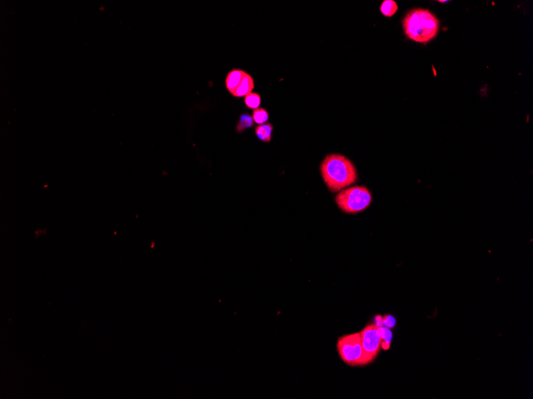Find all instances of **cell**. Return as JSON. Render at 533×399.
<instances>
[{"label":"cell","mask_w":533,"mask_h":399,"mask_svg":"<svg viewBox=\"0 0 533 399\" xmlns=\"http://www.w3.org/2000/svg\"><path fill=\"white\" fill-rule=\"evenodd\" d=\"M255 88V83H254V80H253L252 77L248 73H245V76L243 78L241 82H240L239 86L236 88V90L234 91L232 95L236 97H245L249 93H251L252 92L253 89Z\"/></svg>","instance_id":"cell-6"},{"label":"cell","mask_w":533,"mask_h":399,"mask_svg":"<svg viewBox=\"0 0 533 399\" xmlns=\"http://www.w3.org/2000/svg\"><path fill=\"white\" fill-rule=\"evenodd\" d=\"M398 10L397 2L393 0H384L380 6V12L385 17H392Z\"/></svg>","instance_id":"cell-9"},{"label":"cell","mask_w":533,"mask_h":399,"mask_svg":"<svg viewBox=\"0 0 533 399\" xmlns=\"http://www.w3.org/2000/svg\"><path fill=\"white\" fill-rule=\"evenodd\" d=\"M379 328H380L381 336H382V338H383V348L388 349L389 348L390 345H391L392 333H391V331L388 329V327H379Z\"/></svg>","instance_id":"cell-13"},{"label":"cell","mask_w":533,"mask_h":399,"mask_svg":"<svg viewBox=\"0 0 533 399\" xmlns=\"http://www.w3.org/2000/svg\"><path fill=\"white\" fill-rule=\"evenodd\" d=\"M383 324L388 328L393 327L395 326V319L391 316H386L384 319H383Z\"/></svg>","instance_id":"cell-14"},{"label":"cell","mask_w":533,"mask_h":399,"mask_svg":"<svg viewBox=\"0 0 533 399\" xmlns=\"http://www.w3.org/2000/svg\"><path fill=\"white\" fill-rule=\"evenodd\" d=\"M253 125H254V121H253L252 116L247 113L242 114L240 116L238 124L236 125V132L239 133H243L246 129L252 127Z\"/></svg>","instance_id":"cell-10"},{"label":"cell","mask_w":533,"mask_h":399,"mask_svg":"<svg viewBox=\"0 0 533 399\" xmlns=\"http://www.w3.org/2000/svg\"><path fill=\"white\" fill-rule=\"evenodd\" d=\"M340 359L350 367H364L371 363L364 351L359 332L341 336L337 340Z\"/></svg>","instance_id":"cell-3"},{"label":"cell","mask_w":533,"mask_h":399,"mask_svg":"<svg viewBox=\"0 0 533 399\" xmlns=\"http://www.w3.org/2000/svg\"><path fill=\"white\" fill-rule=\"evenodd\" d=\"M245 73L246 72L243 70L235 69V70H231L227 74L225 79L226 89L231 94H232L234 91L236 90V88L240 85L243 78L245 76Z\"/></svg>","instance_id":"cell-7"},{"label":"cell","mask_w":533,"mask_h":399,"mask_svg":"<svg viewBox=\"0 0 533 399\" xmlns=\"http://www.w3.org/2000/svg\"><path fill=\"white\" fill-rule=\"evenodd\" d=\"M273 129V125L271 123L267 122L264 125H258L255 129V135L262 142L269 143L272 140Z\"/></svg>","instance_id":"cell-8"},{"label":"cell","mask_w":533,"mask_h":399,"mask_svg":"<svg viewBox=\"0 0 533 399\" xmlns=\"http://www.w3.org/2000/svg\"><path fill=\"white\" fill-rule=\"evenodd\" d=\"M245 104L247 108L255 110L259 108L261 105V97L258 93L252 92L245 97Z\"/></svg>","instance_id":"cell-11"},{"label":"cell","mask_w":533,"mask_h":399,"mask_svg":"<svg viewBox=\"0 0 533 399\" xmlns=\"http://www.w3.org/2000/svg\"><path fill=\"white\" fill-rule=\"evenodd\" d=\"M320 171L332 192L347 187L358 179L357 171L352 162L342 155H328L321 163Z\"/></svg>","instance_id":"cell-1"},{"label":"cell","mask_w":533,"mask_h":399,"mask_svg":"<svg viewBox=\"0 0 533 399\" xmlns=\"http://www.w3.org/2000/svg\"><path fill=\"white\" fill-rule=\"evenodd\" d=\"M359 333L364 351L370 361L373 363L383 349L380 328L375 323H369Z\"/></svg>","instance_id":"cell-5"},{"label":"cell","mask_w":533,"mask_h":399,"mask_svg":"<svg viewBox=\"0 0 533 399\" xmlns=\"http://www.w3.org/2000/svg\"><path fill=\"white\" fill-rule=\"evenodd\" d=\"M252 118L255 124L259 125H264L265 123L268 122V119H269V113L264 108H256V109L253 110Z\"/></svg>","instance_id":"cell-12"},{"label":"cell","mask_w":533,"mask_h":399,"mask_svg":"<svg viewBox=\"0 0 533 399\" xmlns=\"http://www.w3.org/2000/svg\"><path fill=\"white\" fill-rule=\"evenodd\" d=\"M439 20L426 9H414L402 20L404 32L410 40L426 44L439 32Z\"/></svg>","instance_id":"cell-2"},{"label":"cell","mask_w":533,"mask_h":399,"mask_svg":"<svg viewBox=\"0 0 533 399\" xmlns=\"http://www.w3.org/2000/svg\"><path fill=\"white\" fill-rule=\"evenodd\" d=\"M336 202L345 213H357L370 205L372 195L365 186H353L341 191L336 197Z\"/></svg>","instance_id":"cell-4"}]
</instances>
